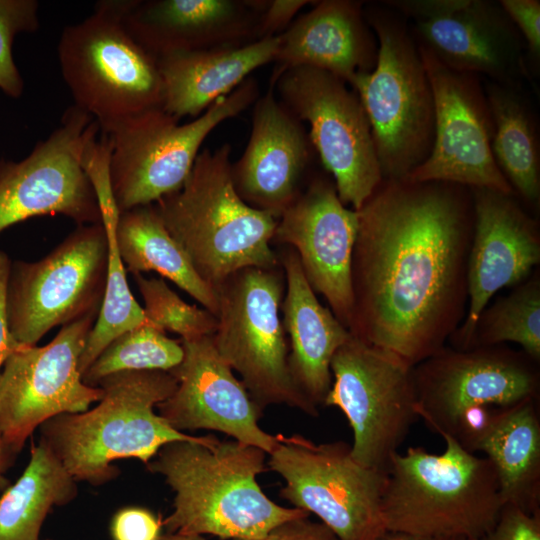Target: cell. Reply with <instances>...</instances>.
<instances>
[{"label": "cell", "instance_id": "15", "mask_svg": "<svg viewBox=\"0 0 540 540\" xmlns=\"http://www.w3.org/2000/svg\"><path fill=\"white\" fill-rule=\"evenodd\" d=\"M91 314L61 327L44 346H20L0 374V436L17 455L47 420L79 413L103 397V389L84 383L80 356L96 322Z\"/></svg>", "mask_w": 540, "mask_h": 540}, {"label": "cell", "instance_id": "17", "mask_svg": "<svg viewBox=\"0 0 540 540\" xmlns=\"http://www.w3.org/2000/svg\"><path fill=\"white\" fill-rule=\"evenodd\" d=\"M417 45L433 92L434 139L427 159L405 179L514 194L492 154L493 123L480 77L450 69Z\"/></svg>", "mask_w": 540, "mask_h": 540}, {"label": "cell", "instance_id": "19", "mask_svg": "<svg viewBox=\"0 0 540 540\" xmlns=\"http://www.w3.org/2000/svg\"><path fill=\"white\" fill-rule=\"evenodd\" d=\"M357 231V212L342 203L332 177L316 174L279 216L272 238L296 252L310 287L347 329Z\"/></svg>", "mask_w": 540, "mask_h": 540}, {"label": "cell", "instance_id": "12", "mask_svg": "<svg viewBox=\"0 0 540 540\" xmlns=\"http://www.w3.org/2000/svg\"><path fill=\"white\" fill-rule=\"evenodd\" d=\"M324 407L339 408L353 432L351 455L384 471L416 422L413 368L398 355L351 337L331 361Z\"/></svg>", "mask_w": 540, "mask_h": 540}, {"label": "cell", "instance_id": "24", "mask_svg": "<svg viewBox=\"0 0 540 540\" xmlns=\"http://www.w3.org/2000/svg\"><path fill=\"white\" fill-rule=\"evenodd\" d=\"M278 39L271 80L288 69L307 66L348 84L356 74L372 71L377 61L378 43L360 1H315Z\"/></svg>", "mask_w": 540, "mask_h": 540}, {"label": "cell", "instance_id": "6", "mask_svg": "<svg viewBox=\"0 0 540 540\" xmlns=\"http://www.w3.org/2000/svg\"><path fill=\"white\" fill-rule=\"evenodd\" d=\"M364 13L378 43L377 61L348 85L366 112L383 179H405L432 149L433 92L404 18L380 6Z\"/></svg>", "mask_w": 540, "mask_h": 540}, {"label": "cell", "instance_id": "36", "mask_svg": "<svg viewBox=\"0 0 540 540\" xmlns=\"http://www.w3.org/2000/svg\"><path fill=\"white\" fill-rule=\"evenodd\" d=\"M162 520L142 507H126L118 510L111 521L113 540H158Z\"/></svg>", "mask_w": 540, "mask_h": 540}, {"label": "cell", "instance_id": "26", "mask_svg": "<svg viewBox=\"0 0 540 540\" xmlns=\"http://www.w3.org/2000/svg\"><path fill=\"white\" fill-rule=\"evenodd\" d=\"M279 39L238 46L180 51L156 58L162 82V109L180 121L197 118L230 94L261 66L274 61Z\"/></svg>", "mask_w": 540, "mask_h": 540}, {"label": "cell", "instance_id": "11", "mask_svg": "<svg viewBox=\"0 0 540 540\" xmlns=\"http://www.w3.org/2000/svg\"><path fill=\"white\" fill-rule=\"evenodd\" d=\"M108 271L102 222L78 225L45 257L11 263L7 286L10 331L33 346L52 328L99 314Z\"/></svg>", "mask_w": 540, "mask_h": 540}, {"label": "cell", "instance_id": "35", "mask_svg": "<svg viewBox=\"0 0 540 540\" xmlns=\"http://www.w3.org/2000/svg\"><path fill=\"white\" fill-rule=\"evenodd\" d=\"M469 540H540V511L528 513L504 505L494 526Z\"/></svg>", "mask_w": 540, "mask_h": 540}, {"label": "cell", "instance_id": "14", "mask_svg": "<svg viewBox=\"0 0 540 540\" xmlns=\"http://www.w3.org/2000/svg\"><path fill=\"white\" fill-rule=\"evenodd\" d=\"M98 122L75 105L21 161L0 160V233L31 217L63 215L78 225L102 222L87 161Z\"/></svg>", "mask_w": 540, "mask_h": 540}, {"label": "cell", "instance_id": "4", "mask_svg": "<svg viewBox=\"0 0 540 540\" xmlns=\"http://www.w3.org/2000/svg\"><path fill=\"white\" fill-rule=\"evenodd\" d=\"M231 152L229 143L199 152L183 186L153 203L196 272L214 288L240 269L280 266L271 248L278 219L238 195Z\"/></svg>", "mask_w": 540, "mask_h": 540}, {"label": "cell", "instance_id": "13", "mask_svg": "<svg viewBox=\"0 0 540 540\" xmlns=\"http://www.w3.org/2000/svg\"><path fill=\"white\" fill-rule=\"evenodd\" d=\"M279 101L301 122L345 206L358 210L383 177L370 123L357 93L340 77L300 66L270 81Z\"/></svg>", "mask_w": 540, "mask_h": 540}, {"label": "cell", "instance_id": "37", "mask_svg": "<svg viewBox=\"0 0 540 540\" xmlns=\"http://www.w3.org/2000/svg\"><path fill=\"white\" fill-rule=\"evenodd\" d=\"M500 6L521 35L529 56L538 61L540 56V1L501 0Z\"/></svg>", "mask_w": 540, "mask_h": 540}, {"label": "cell", "instance_id": "10", "mask_svg": "<svg viewBox=\"0 0 540 540\" xmlns=\"http://www.w3.org/2000/svg\"><path fill=\"white\" fill-rule=\"evenodd\" d=\"M268 467L285 484L281 498L314 514L339 540H377L385 531V472L364 467L343 441L316 444L299 434L276 435Z\"/></svg>", "mask_w": 540, "mask_h": 540}, {"label": "cell", "instance_id": "38", "mask_svg": "<svg viewBox=\"0 0 540 540\" xmlns=\"http://www.w3.org/2000/svg\"><path fill=\"white\" fill-rule=\"evenodd\" d=\"M309 0H264L258 24V40L282 34Z\"/></svg>", "mask_w": 540, "mask_h": 540}, {"label": "cell", "instance_id": "8", "mask_svg": "<svg viewBox=\"0 0 540 540\" xmlns=\"http://www.w3.org/2000/svg\"><path fill=\"white\" fill-rule=\"evenodd\" d=\"M127 1L97 2L93 14L64 28L58 43L60 70L75 106L91 115L101 130L162 108L156 58L122 21Z\"/></svg>", "mask_w": 540, "mask_h": 540}, {"label": "cell", "instance_id": "9", "mask_svg": "<svg viewBox=\"0 0 540 540\" xmlns=\"http://www.w3.org/2000/svg\"><path fill=\"white\" fill-rule=\"evenodd\" d=\"M218 297L215 348L240 375L246 390L263 411L285 404L318 416L298 392L289 372L288 344L280 317L285 291L284 271L273 268L240 269L215 287Z\"/></svg>", "mask_w": 540, "mask_h": 540}, {"label": "cell", "instance_id": "43", "mask_svg": "<svg viewBox=\"0 0 540 540\" xmlns=\"http://www.w3.org/2000/svg\"><path fill=\"white\" fill-rule=\"evenodd\" d=\"M158 540H206L202 535L184 534V533H166L161 534Z\"/></svg>", "mask_w": 540, "mask_h": 540}, {"label": "cell", "instance_id": "1", "mask_svg": "<svg viewBox=\"0 0 540 540\" xmlns=\"http://www.w3.org/2000/svg\"><path fill=\"white\" fill-rule=\"evenodd\" d=\"M356 212L348 330L415 366L446 346L466 315L471 190L383 179Z\"/></svg>", "mask_w": 540, "mask_h": 540}, {"label": "cell", "instance_id": "40", "mask_svg": "<svg viewBox=\"0 0 540 540\" xmlns=\"http://www.w3.org/2000/svg\"><path fill=\"white\" fill-rule=\"evenodd\" d=\"M11 263L7 253L0 250V374L8 357L22 346L14 339L8 320L7 286Z\"/></svg>", "mask_w": 540, "mask_h": 540}, {"label": "cell", "instance_id": "33", "mask_svg": "<svg viewBox=\"0 0 540 540\" xmlns=\"http://www.w3.org/2000/svg\"><path fill=\"white\" fill-rule=\"evenodd\" d=\"M134 279L144 301V314L152 326L178 334L180 340L213 336L217 317L212 312L183 301L163 279L145 278L142 274H134Z\"/></svg>", "mask_w": 540, "mask_h": 540}, {"label": "cell", "instance_id": "20", "mask_svg": "<svg viewBox=\"0 0 540 540\" xmlns=\"http://www.w3.org/2000/svg\"><path fill=\"white\" fill-rule=\"evenodd\" d=\"M474 231L468 258V305L450 337L451 347H469L476 321L499 290L525 281L540 263V227L515 198L488 188H470Z\"/></svg>", "mask_w": 540, "mask_h": 540}, {"label": "cell", "instance_id": "2", "mask_svg": "<svg viewBox=\"0 0 540 540\" xmlns=\"http://www.w3.org/2000/svg\"><path fill=\"white\" fill-rule=\"evenodd\" d=\"M266 456L255 446L213 435L163 445L146 465L175 494L162 525L168 533L260 540L286 521L310 516L263 492L257 477L265 471Z\"/></svg>", "mask_w": 540, "mask_h": 540}, {"label": "cell", "instance_id": "21", "mask_svg": "<svg viewBox=\"0 0 540 540\" xmlns=\"http://www.w3.org/2000/svg\"><path fill=\"white\" fill-rule=\"evenodd\" d=\"M180 341L184 357L170 371L177 387L157 405L158 414L179 432L189 434L200 429L221 432L268 455L277 437L259 426L263 411L221 358L212 336Z\"/></svg>", "mask_w": 540, "mask_h": 540}, {"label": "cell", "instance_id": "22", "mask_svg": "<svg viewBox=\"0 0 540 540\" xmlns=\"http://www.w3.org/2000/svg\"><path fill=\"white\" fill-rule=\"evenodd\" d=\"M251 132L231 165L238 195L277 219L304 189L313 145L303 123L268 91L253 104Z\"/></svg>", "mask_w": 540, "mask_h": 540}, {"label": "cell", "instance_id": "23", "mask_svg": "<svg viewBox=\"0 0 540 540\" xmlns=\"http://www.w3.org/2000/svg\"><path fill=\"white\" fill-rule=\"evenodd\" d=\"M263 5L264 0H128L122 21L157 58L255 42Z\"/></svg>", "mask_w": 540, "mask_h": 540}, {"label": "cell", "instance_id": "5", "mask_svg": "<svg viewBox=\"0 0 540 540\" xmlns=\"http://www.w3.org/2000/svg\"><path fill=\"white\" fill-rule=\"evenodd\" d=\"M442 438V453L412 446L391 457L381 497L386 530L469 540L498 520L504 504L491 461Z\"/></svg>", "mask_w": 540, "mask_h": 540}, {"label": "cell", "instance_id": "29", "mask_svg": "<svg viewBox=\"0 0 540 540\" xmlns=\"http://www.w3.org/2000/svg\"><path fill=\"white\" fill-rule=\"evenodd\" d=\"M485 94L493 123L491 150L515 195L538 206L540 154L528 104L513 85L487 82Z\"/></svg>", "mask_w": 540, "mask_h": 540}, {"label": "cell", "instance_id": "7", "mask_svg": "<svg viewBox=\"0 0 540 540\" xmlns=\"http://www.w3.org/2000/svg\"><path fill=\"white\" fill-rule=\"evenodd\" d=\"M259 97L257 81L247 78L186 124L162 108L150 109L101 130L109 147L110 187L119 213L153 204L179 190L207 136Z\"/></svg>", "mask_w": 540, "mask_h": 540}, {"label": "cell", "instance_id": "18", "mask_svg": "<svg viewBox=\"0 0 540 540\" xmlns=\"http://www.w3.org/2000/svg\"><path fill=\"white\" fill-rule=\"evenodd\" d=\"M414 21L416 42L452 70L513 85L527 74L524 41L499 2L385 1Z\"/></svg>", "mask_w": 540, "mask_h": 540}, {"label": "cell", "instance_id": "16", "mask_svg": "<svg viewBox=\"0 0 540 540\" xmlns=\"http://www.w3.org/2000/svg\"><path fill=\"white\" fill-rule=\"evenodd\" d=\"M539 363L505 344L464 350L446 345L413 368L418 417L442 437L469 408L539 400Z\"/></svg>", "mask_w": 540, "mask_h": 540}, {"label": "cell", "instance_id": "34", "mask_svg": "<svg viewBox=\"0 0 540 540\" xmlns=\"http://www.w3.org/2000/svg\"><path fill=\"white\" fill-rule=\"evenodd\" d=\"M38 10L35 0H0V89L13 98L24 88L12 55L13 40L19 33L37 30Z\"/></svg>", "mask_w": 540, "mask_h": 540}, {"label": "cell", "instance_id": "39", "mask_svg": "<svg viewBox=\"0 0 540 540\" xmlns=\"http://www.w3.org/2000/svg\"><path fill=\"white\" fill-rule=\"evenodd\" d=\"M260 540H339L323 523L312 521L309 516L286 521Z\"/></svg>", "mask_w": 540, "mask_h": 540}, {"label": "cell", "instance_id": "27", "mask_svg": "<svg viewBox=\"0 0 540 540\" xmlns=\"http://www.w3.org/2000/svg\"><path fill=\"white\" fill-rule=\"evenodd\" d=\"M493 464L504 505L540 511L539 400L495 407L490 425L475 446Z\"/></svg>", "mask_w": 540, "mask_h": 540}, {"label": "cell", "instance_id": "41", "mask_svg": "<svg viewBox=\"0 0 540 540\" xmlns=\"http://www.w3.org/2000/svg\"><path fill=\"white\" fill-rule=\"evenodd\" d=\"M16 456L0 436V493L9 486L5 473L13 464Z\"/></svg>", "mask_w": 540, "mask_h": 540}, {"label": "cell", "instance_id": "30", "mask_svg": "<svg viewBox=\"0 0 540 540\" xmlns=\"http://www.w3.org/2000/svg\"><path fill=\"white\" fill-rule=\"evenodd\" d=\"M77 495V481L39 440L21 476L0 495V540H38L51 509Z\"/></svg>", "mask_w": 540, "mask_h": 540}, {"label": "cell", "instance_id": "25", "mask_svg": "<svg viewBox=\"0 0 540 540\" xmlns=\"http://www.w3.org/2000/svg\"><path fill=\"white\" fill-rule=\"evenodd\" d=\"M278 257L285 277L281 319L290 341L289 372L298 392L319 412L332 385V358L351 334L318 301L296 252L287 247Z\"/></svg>", "mask_w": 540, "mask_h": 540}, {"label": "cell", "instance_id": "42", "mask_svg": "<svg viewBox=\"0 0 540 540\" xmlns=\"http://www.w3.org/2000/svg\"><path fill=\"white\" fill-rule=\"evenodd\" d=\"M377 540H467L458 536H423L386 530Z\"/></svg>", "mask_w": 540, "mask_h": 540}, {"label": "cell", "instance_id": "32", "mask_svg": "<svg viewBox=\"0 0 540 540\" xmlns=\"http://www.w3.org/2000/svg\"><path fill=\"white\" fill-rule=\"evenodd\" d=\"M183 357L180 340L169 338L151 324H144L115 337L82 374V379L96 387L103 378L119 372H170Z\"/></svg>", "mask_w": 540, "mask_h": 540}, {"label": "cell", "instance_id": "31", "mask_svg": "<svg viewBox=\"0 0 540 540\" xmlns=\"http://www.w3.org/2000/svg\"><path fill=\"white\" fill-rule=\"evenodd\" d=\"M516 343L540 362V275L534 271L480 313L469 348Z\"/></svg>", "mask_w": 540, "mask_h": 540}, {"label": "cell", "instance_id": "28", "mask_svg": "<svg viewBox=\"0 0 540 540\" xmlns=\"http://www.w3.org/2000/svg\"><path fill=\"white\" fill-rule=\"evenodd\" d=\"M115 240L126 272L155 271L198 301L215 316L216 290L193 267L180 244L171 236L154 205L138 206L118 215Z\"/></svg>", "mask_w": 540, "mask_h": 540}, {"label": "cell", "instance_id": "3", "mask_svg": "<svg viewBox=\"0 0 540 540\" xmlns=\"http://www.w3.org/2000/svg\"><path fill=\"white\" fill-rule=\"evenodd\" d=\"M97 386L104 394L95 407L59 414L39 427L40 441L77 482L104 485L119 474L115 460L147 465L163 445L201 438L173 429L154 410L177 387L170 372H119Z\"/></svg>", "mask_w": 540, "mask_h": 540}]
</instances>
